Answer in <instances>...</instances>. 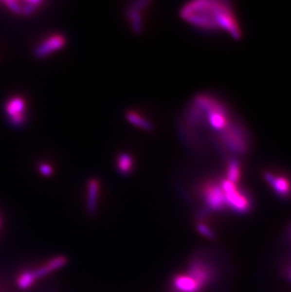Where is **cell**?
Returning <instances> with one entry per match:
<instances>
[{
	"instance_id": "5",
	"label": "cell",
	"mask_w": 291,
	"mask_h": 292,
	"mask_svg": "<svg viewBox=\"0 0 291 292\" xmlns=\"http://www.w3.org/2000/svg\"><path fill=\"white\" fill-rule=\"evenodd\" d=\"M5 111L9 116L10 123L19 127L25 121V112H26V103L25 99L21 97H15L8 100L5 106Z\"/></svg>"
},
{
	"instance_id": "11",
	"label": "cell",
	"mask_w": 291,
	"mask_h": 292,
	"mask_svg": "<svg viewBox=\"0 0 291 292\" xmlns=\"http://www.w3.org/2000/svg\"><path fill=\"white\" fill-rule=\"evenodd\" d=\"M126 118L129 123H131L132 125H134L142 130H146V131H151L153 130V125L151 124V122H149L146 118L141 116L136 112L129 111L126 114Z\"/></svg>"
},
{
	"instance_id": "15",
	"label": "cell",
	"mask_w": 291,
	"mask_h": 292,
	"mask_svg": "<svg viewBox=\"0 0 291 292\" xmlns=\"http://www.w3.org/2000/svg\"><path fill=\"white\" fill-rule=\"evenodd\" d=\"M39 171L44 176H49V175L52 174L53 169H52V167L49 164H42L39 166Z\"/></svg>"
},
{
	"instance_id": "16",
	"label": "cell",
	"mask_w": 291,
	"mask_h": 292,
	"mask_svg": "<svg viewBox=\"0 0 291 292\" xmlns=\"http://www.w3.org/2000/svg\"><path fill=\"white\" fill-rule=\"evenodd\" d=\"M287 273H288V277H289V279L291 281V266L288 269V272H287Z\"/></svg>"
},
{
	"instance_id": "8",
	"label": "cell",
	"mask_w": 291,
	"mask_h": 292,
	"mask_svg": "<svg viewBox=\"0 0 291 292\" xmlns=\"http://www.w3.org/2000/svg\"><path fill=\"white\" fill-rule=\"evenodd\" d=\"M67 263V259L64 256H58L49 260L45 265L41 266L40 268L34 270V274L36 279L43 278L45 276L49 275V274L62 269L65 264Z\"/></svg>"
},
{
	"instance_id": "14",
	"label": "cell",
	"mask_w": 291,
	"mask_h": 292,
	"mask_svg": "<svg viewBox=\"0 0 291 292\" xmlns=\"http://www.w3.org/2000/svg\"><path fill=\"white\" fill-rule=\"evenodd\" d=\"M197 231L204 237L208 238V239H214L216 237V234L215 232L211 229L207 224H205L204 222H198L197 224Z\"/></svg>"
},
{
	"instance_id": "7",
	"label": "cell",
	"mask_w": 291,
	"mask_h": 292,
	"mask_svg": "<svg viewBox=\"0 0 291 292\" xmlns=\"http://www.w3.org/2000/svg\"><path fill=\"white\" fill-rule=\"evenodd\" d=\"M148 4H150L149 1H138L132 4L127 11V17L129 19L130 28L137 34L143 31L144 24L142 14Z\"/></svg>"
},
{
	"instance_id": "9",
	"label": "cell",
	"mask_w": 291,
	"mask_h": 292,
	"mask_svg": "<svg viewBox=\"0 0 291 292\" xmlns=\"http://www.w3.org/2000/svg\"><path fill=\"white\" fill-rule=\"evenodd\" d=\"M100 184L97 179H91L87 184V199L86 208L90 215H94L97 209V201Z\"/></svg>"
},
{
	"instance_id": "1",
	"label": "cell",
	"mask_w": 291,
	"mask_h": 292,
	"mask_svg": "<svg viewBox=\"0 0 291 292\" xmlns=\"http://www.w3.org/2000/svg\"><path fill=\"white\" fill-rule=\"evenodd\" d=\"M181 17L202 29L223 31L234 38L241 36L236 14L226 1L198 0L188 3L182 9Z\"/></svg>"
},
{
	"instance_id": "10",
	"label": "cell",
	"mask_w": 291,
	"mask_h": 292,
	"mask_svg": "<svg viewBox=\"0 0 291 292\" xmlns=\"http://www.w3.org/2000/svg\"><path fill=\"white\" fill-rule=\"evenodd\" d=\"M266 179L272 184L275 193L278 196L287 198L291 195V186L289 180L283 177H275L272 174H267Z\"/></svg>"
},
{
	"instance_id": "4",
	"label": "cell",
	"mask_w": 291,
	"mask_h": 292,
	"mask_svg": "<svg viewBox=\"0 0 291 292\" xmlns=\"http://www.w3.org/2000/svg\"><path fill=\"white\" fill-rule=\"evenodd\" d=\"M66 44V39L63 34L54 33L44 39L34 50V55L38 59H44L49 55L61 50Z\"/></svg>"
},
{
	"instance_id": "12",
	"label": "cell",
	"mask_w": 291,
	"mask_h": 292,
	"mask_svg": "<svg viewBox=\"0 0 291 292\" xmlns=\"http://www.w3.org/2000/svg\"><path fill=\"white\" fill-rule=\"evenodd\" d=\"M36 280L33 271H25L17 277V286L21 290H27L33 286Z\"/></svg>"
},
{
	"instance_id": "2",
	"label": "cell",
	"mask_w": 291,
	"mask_h": 292,
	"mask_svg": "<svg viewBox=\"0 0 291 292\" xmlns=\"http://www.w3.org/2000/svg\"><path fill=\"white\" fill-rule=\"evenodd\" d=\"M225 194L227 209L237 214H245L251 210L252 202L250 198L236 186V182L229 180L220 182Z\"/></svg>"
},
{
	"instance_id": "6",
	"label": "cell",
	"mask_w": 291,
	"mask_h": 292,
	"mask_svg": "<svg viewBox=\"0 0 291 292\" xmlns=\"http://www.w3.org/2000/svg\"><path fill=\"white\" fill-rule=\"evenodd\" d=\"M202 291V287L185 272L176 274L170 283L171 292H201Z\"/></svg>"
},
{
	"instance_id": "3",
	"label": "cell",
	"mask_w": 291,
	"mask_h": 292,
	"mask_svg": "<svg viewBox=\"0 0 291 292\" xmlns=\"http://www.w3.org/2000/svg\"><path fill=\"white\" fill-rule=\"evenodd\" d=\"M203 199L207 208L212 211L220 212L226 210V201L225 194L220 184L210 183L203 189Z\"/></svg>"
},
{
	"instance_id": "13",
	"label": "cell",
	"mask_w": 291,
	"mask_h": 292,
	"mask_svg": "<svg viewBox=\"0 0 291 292\" xmlns=\"http://www.w3.org/2000/svg\"><path fill=\"white\" fill-rule=\"evenodd\" d=\"M117 167L123 174H128L132 168V159L128 153H121L117 158Z\"/></svg>"
}]
</instances>
